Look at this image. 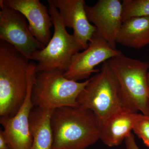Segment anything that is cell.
I'll use <instances>...</instances> for the list:
<instances>
[{"label": "cell", "instance_id": "cell-1", "mask_svg": "<svg viewBox=\"0 0 149 149\" xmlns=\"http://www.w3.org/2000/svg\"><path fill=\"white\" fill-rule=\"evenodd\" d=\"M51 125L53 149H85L100 140L101 124L97 117L78 106L56 109Z\"/></svg>", "mask_w": 149, "mask_h": 149}, {"label": "cell", "instance_id": "cell-2", "mask_svg": "<svg viewBox=\"0 0 149 149\" xmlns=\"http://www.w3.org/2000/svg\"><path fill=\"white\" fill-rule=\"evenodd\" d=\"M30 60L0 40V116L13 117L27 96Z\"/></svg>", "mask_w": 149, "mask_h": 149}, {"label": "cell", "instance_id": "cell-3", "mask_svg": "<svg viewBox=\"0 0 149 149\" xmlns=\"http://www.w3.org/2000/svg\"><path fill=\"white\" fill-rule=\"evenodd\" d=\"M107 62L117 80L125 108L149 116V63L122 54Z\"/></svg>", "mask_w": 149, "mask_h": 149}, {"label": "cell", "instance_id": "cell-4", "mask_svg": "<svg viewBox=\"0 0 149 149\" xmlns=\"http://www.w3.org/2000/svg\"><path fill=\"white\" fill-rule=\"evenodd\" d=\"M48 10L54 27L53 35L42 49L35 52L30 60L36 62V72L58 70L64 72L72 57L83 49L74 35L69 34L58 10L52 0H48Z\"/></svg>", "mask_w": 149, "mask_h": 149}, {"label": "cell", "instance_id": "cell-5", "mask_svg": "<svg viewBox=\"0 0 149 149\" xmlns=\"http://www.w3.org/2000/svg\"><path fill=\"white\" fill-rule=\"evenodd\" d=\"M77 102L78 107L92 111L101 125L113 114L125 108L117 80L107 61L103 63L98 72L90 78Z\"/></svg>", "mask_w": 149, "mask_h": 149}, {"label": "cell", "instance_id": "cell-6", "mask_svg": "<svg viewBox=\"0 0 149 149\" xmlns=\"http://www.w3.org/2000/svg\"><path fill=\"white\" fill-rule=\"evenodd\" d=\"M58 70L36 72L32 99L35 107L55 110L78 106L77 99L90 78L80 82L69 80Z\"/></svg>", "mask_w": 149, "mask_h": 149}, {"label": "cell", "instance_id": "cell-7", "mask_svg": "<svg viewBox=\"0 0 149 149\" xmlns=\"http://www.w3.org/2000/svg\"><path fill=\"white\" fill-rule=\"evenodd\" d=\"M36 74V63L30 61L28 70L27 96L16 114L12 118H1L4 136L12 149H30L32 137L29 117L35 107L32 99V87Z\"/></svg>", "mask_w": 149, "mask_h": 149}, {"label": "cell", "instance_id": "cell-8", "mask_svg": "<svg viewBox=\"0 0 149 149\" xmlns=\"http://www.w3.org/2000/svg\"><path fill=\"white\" fill-rule=\"evenodd\" d=\"M0 39L8 43L30 60L35 52L45 47L30 32L25 17L0 1Z\"/></svg>", "mask_w": 149, "mask_h": 149}, {"label": "cell", "instance_id": "cell-9", "mask_svg": "<svg viewBox=\"0 0 149 149\" xmlns=\"http://www.w3.org/2000/svg\"><path fill=\"white\" fill-rule=\"evenodd\" d=\"M121 54L120 51L112 48L96 32L87 49L73 56L64 76L77 82L88 80L93 73L100 71V70L95 69L97 65Z\"/></svg>", "mask_w": 149, "mask_h": 149}, {"label": "cell", "instance_id": "cell-10", "mask_svg": "<svg viewBox=\"0 0 149 149\" xmlns=\"http://www.w3.org/2000/svg\"><path fill=\"white\" fill-rule=\"evenodd\" d=\"M85 9L97 33L116 49L117 36L123 23L122 3L119 0H99L94 5L85 6Z\"/></svg>", "mask_w": 149, "mask_h": 149}, {"label": "cell", "instance_id": "cell-11", "mask_svg": "<svg viewBox=\"0 0 149 149\" xmlns=\"http://www.w3.org/2000/svg\"><path fill=\"white\" fill-rule=\"evenodd\" d=\"M62 19L65 27L72 29L74 37L83 49L97 32L88 20L84 0H52Z\"/></svg>", "mask_w": 149, "mask_h": 149}, {"label": "cell", "instance_id": "cell-12", "mask_svg": "<svg viewBox=\"0 0 149 149\" xmlns=\"http://www.w3.org/2000/svg\"><path fill=\"white\" fill-rule=\"evenodd\" d=\"M3 3L24 15L29 22L32 35L47 46L50 40L51 28L53 26L49 10L39 0H1Z\"/></svg>", "mask_w": 149, "mask_h": 149}, {"label": "cell", "instance_id": "cell-13", "mask_svg": "<svg viewBox=\"0 0 149 149\" xmlns=\"http://www.w3.org/2000/svg\"><path fill=\"white\" fill-rule=\"evenodd\" d=\"M136 113L127 109H123L103 123L100 140L104 144L109 147L120 145L133 130Z\"/></svg>", "mask_w": 149, "mask_h": 149}, {"label": "cell", "instance_id": "cell-14", "mask_svg": "<svg viewBox=\"0 0 149 149\" xmlns=\"http://www.w3.org/2000/svg\"><path fill=\"white\" fill-rule=\"evenodd\" d=\"M54 110L34 108L29 117L32 143L30 149H53V134L51 125Z\"/></svg>", "mask_w": 149, "mask_h": 149}, {"label": "cell", "instance_id": "cell-15", "mask_svg": "<svg viewBox=\"0 0 149 149\" xmlns=\"http://www.w3.org/2000/svg\"><path fill=\"white\" fill-rule=\"evenodd\" d=\"M117 43L135 49L149 45V17H135L123 22Z\"/></svg>", "mask_w": 149, "mask_h": 149}, {"label": "cell", "instance_id": "cell-16", "mask_svg": "<svg viewBox=\"0 0 149 149\" xmlns=\"http://www.w3.org/2000/svg\"><path fill=\"white\" fill-rule=\"evenodd\" d=\"M143 17H149V0L123 1L122 22L130 19Z\"/></svg>", "mask_w": 149, "mask_h": 149}, {"label": "cell", "instance_id": "cell-17", "mask_svg": "<svg viewBox=\"0 0 149 149\" xmlns=\"http://www.w3.org/2000/svg\"><path fill=\"white\" fill-rule=\"evenodd\" d=\"M133 130L136 136L149 148V116L137 113L135 114Z\"/></svg>", "mask_w": 149, "mask_h": 149}, {"label": "cell", "instance_id": "cell-18", "mask_svg": "<svg viewBox=\"0 0 149 149\" xmlns=\"http://www.w3.org/2000/svg\"><path fill=\"white\" fill-rule=\"evenodd\" d=\"M127 149H140L136 143L134 135L132 133L124 140Z\"/></svg>", "mask_w": 149, "mask_h": 149}, {"label": "cell", "instance_id": "cell-19", "mask_svg": "<svg viewBox=\"0 0 149 149\" xmlns=\"http://www.w3.org/2000/svg\"><path fill=\"white\" fill-rule=\"evenodd\" d=\"M0 149H12L5 138L1 129L0 130Z\"/></svg>", "mask_w": 149, "mask_h": 149}, {"label": "cell", "instance_id": "cell-20", "mask_svg": "<svg viewBox=\"0 0 149 149\" xmlns=\"http://www.w3.org/2000/svg\"><path fill=\"white\" fill-rule=\"evenodd\" d=\"M147 79H148V85L149 87V72H148V76H147Z\"/></svg>", "mask_w": 149, "mask_h": 149}, {"label": "cell", "instance_id": "cell-21", "mask_svg": "<svg viewBox=\"0 0 149 149\" xmlns=\"http://www.w3.org/2000/svg\"><path fill=\"white\" fill-rule=\"evenodd\" d=\"M148 97L149 99V90H148Z\"/></svg>", "mask_w": 149, "mask_h": 149}, {"label": "cell", "instance_id": "cell-22", "mask_svg": "<svg viewBox=\"0 0 149 149\" xmlns=\"http://www.w3.org/2000/svg\"></svg>", "mask_w": 149, "mask_h": 149}]
</instances>
